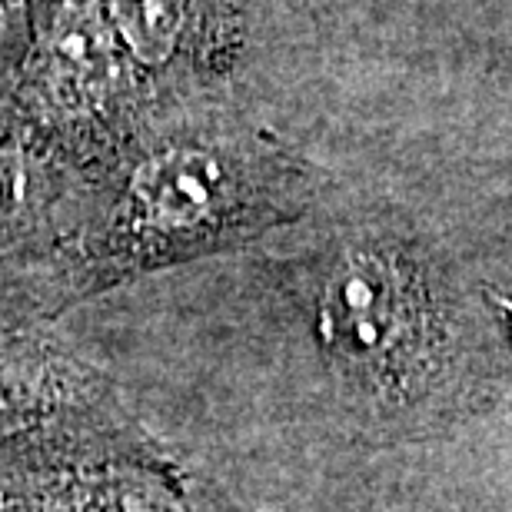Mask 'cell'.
I'll return each instance as SVG.
<instances>
[{
    "label": "cell",
    "mask_w": 512,
    "mask_h": 512,
    "mask_svg": "<svg viewBox=\"0 0 512 512\" xmlns=\"http://www.w3.org/2000/svg\"><path fill=\"white\" fill-rule=\"evenodd\" d=\"M120 77L117 34L94 0H60L44 50V104L64 124L104 117Z\"/></svg>",
    "instance_id": "obj_5"
},
{
    "label": "cell",
    "mask_w": 512,
    "mask_h": 512,
    "mask_svg": "<svg viewBox=\"0 0 512 512\" xmlns=\"http://www.w3.org/2000/svg\"><path fill=\"white\" fill-rule=\"evenodd\" d=\"M157 446L97 366L0 316V489Z\"/></svg>",
    "instance_id": "obj_2"
},
{
    "label": "cell",
    "mask_w": 512,
    "mask_h": 512,
    "mask_svg": "<svg viewBox=\"0 0 512 512\" xmlns=\"http://www.w3.org/2000/svg\"><path fill=\"white\" fill-rule=\"evenodd\" d=\"M37 180L17 150L0 147V260L34 230Z\"/></svg>",
    "instance_id": "obj_7"
},
{
    "label": "cell",
    "mask_w": 512,
    "mask_h": 512,
    "mask_svg": "<svg viewBox=\"0 0 512 512\" xmlns=\"http://www.w3.org/2000/svg\"><path fill=\"white\" fill-rule=\"evenodd\" d=\"M0 512H220L163 456L160 446L143 453L87 463L0 489Z\"/></svg>",
    "instance_id": "obj_4"
},
{
    "label": "cell",
    "mask_w": 512,
    "mask_h": 512,
    "mask_svg": "<svg viewBox=\"0 0 512 512\" xmlns=\"http://www.w3.org/2000/svg\"><path fill=\"white\" fill-rule=\"evenodd\" d=\"M273 190L270 167L220 143L177 140L143 153L90 237L67 300L250 227L270 213Z\"/></svg>",
    "instance_id": "obj_1"
},
{
    "label": "cell",
    "mask_w": 512,
    "mask_h": 512,
    "mask_svg": "<svg viewBox=\"0 0 512 512\" xmlns=\"http://www.w3.org/2000/svg\"><path fill=\"white\" fill-rule=\"evenodd\" d=\"M320 346L343 380L399 383L423 346V313L396 266L353 253L326 273L316 300Z\"/></svg>",
    "instance_id": "obj_3"
},
{
    "label": "cell",
    "mask_w": 512,
    "mask_h": 512,
    "mask_svg": "<svg viewBox=\"0 0 512 512\" xmlns=\"http://www.w3.org/2000/svg\"><path fill=\"white\" fill-rule=\"evenodd\" d=\"M117 40L143 64H163L180 37V0H107Z\"/></svg>",
    "instance_id": "obj_6"
}]
</instances>
